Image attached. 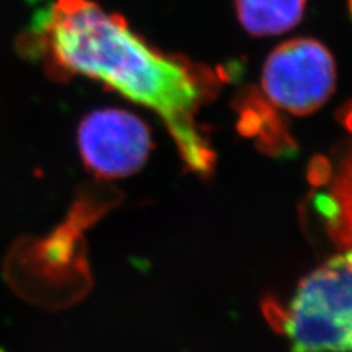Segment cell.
Here are the masks:
<instances>
[{
    "instance_id": "obj_1",
    "label": "cell",
    "mask_w": 352,
    "mask_h": 352,
    "mask_svg": "<svg viewBox=\"0 0 352 352\" xmlns=\"http://www.w3.org/2000/svg\"><path fill=\"white\" fill-rule=\"evenodd\" d=\"M22 47L53 80L82 75L151 109L188 169L212 173L216 154L197 124L198 112L220 82L208 68L153 49L122 16L93 0H53L36 15Z\"/></svg>"
},
{
    "instance_id": "obj_2",
    "label": "cell",
    "mask_w": 352,
    "mask_h": 352,
    "mask_svg": "<svg viewBox=\"0 0 352 352\" xmlns=\"http://www.w3.org/2000/svg\"><path fill=\"white\" fill-rule=\"evenodd\" d=\"M266 308L292 352H352V250L308 273L288 307Z\"/></svg>"
},
{
    "instance_id": "obj_3",
    "label": "cell",
    "mask_w": 352,
    "mask_h": 352,
    "mask_svg": "<svg viewBox=\"0 0 352 352\" xmlns=\"http://www.w3.org/2000/svg\"><path fill=\"white\" fill-rule=\"evenodd\" d=\"M335 80V63L323 44L313 38H295L270 53L261 84L273 104L304 116L329 100Z\"/></svg>"
},
{
    "instance_id": "obj_4",
    "label": "cell",
    "mask_w": 352,
    "mask_h": 352,
    "mask_svg": "<svg viewBox=\"0 0 352 352\" xmlns=\"http://www.w3.org/2000/svg\"><path fill=\"white\" fill-rule=\"evenodd\" d=\"M78 147L85 168L98 178L135 173L151 151L148 126L125 110L104 109L85 116L78 128Z\"/></svg>"
},
{
    "instance_id": "obj_5",
    "label": "cell",
    "mask_w": 352,
    "mask_h": 352,
    "mask_svg": "<svg viewBox=\"0 0 352 352\" xmlns=\"http://www.w3.org/2000/svg\"><path fill=\"white\" fill-rule=\"evenodd\" d=\"M236 12L252 36H276L295 27L302 18L307 0H235Z\"/></svg>"
},
{
    "instance_id": "obj_6",
    "label": "cell",
    "mask_w": 352,
    "mask_h": 352,
    "mask_svg": "<svg viewBox=\"0 0 352 352\" xmlns=\"http://www.w3.org/2000/svg\"><path fill=\"white\" fill-rule=\"evenodd\" d=\"M327 232L335 244L352 250V156H349L318 201Z\"/></svg>"
}]
</instances>
